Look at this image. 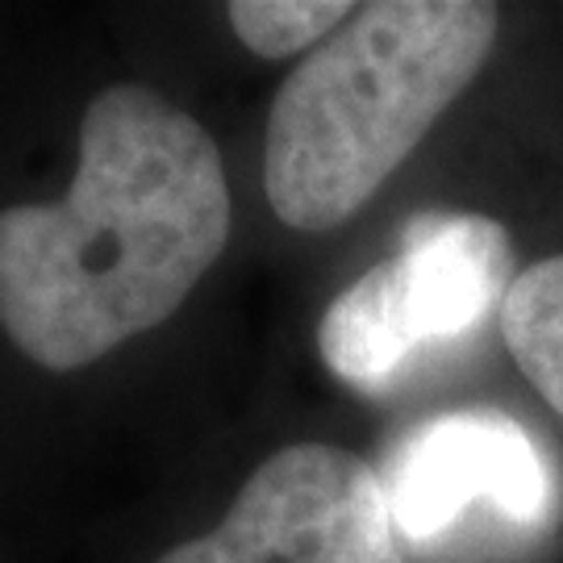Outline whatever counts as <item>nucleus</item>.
I'll use <instances>...</instances> for the list:
<instances>
[{
	"label": "nucleus",
	"instance_id": "1",
	"mask_svg": "<svg viewBox=\"0 0 563 563\" xmlns=\"http://www.w3.org/2000/svg\"><path fill=\"white\" fill-rule=\"evenodd\" d=\"M230 242L222 151L146 84H109L80 121L55 205L0 209V330L76 372L167 322Z\"/></svg>",
	"mask_w": 563,
	"mask_h": 563
},
{
	"label": "nucleus",
	"instance_id": "2",
	"mask_svg": "<svg viewBox=\"0 0 563 563\" xmlns=\"http://www.w3.org/2000/svg\"><path fill=\"white\" fill-rule=\"evenodd\" d=\"M501 13L481 0H376L280 84L263 188L305 234L351 222L476 80Z\"/></svg>",
	"mask_w": 563,
	"mask_h": 563
},
{
	"label": "nucleus",
	"instance_id": "3",
	"mask_svg": "<svg viewBox=\"0 0 563 563\" xmlns=\"http://www.w3.org/2000/svg\"><path fill=\"white\" fill-rule=\"evenodd\" d=\"M514 242L484 213H418L401 246L363 272L318 325L325 367L351 388H384L426 342L460 339L501 313Z\"/></svg>",
	"mask_w": 563,
	"mask_h": 563
},
{
	"label": "nucleus",
	"instance_id": "4",
	"mask_svg": "<svg viewBox=\"0 0 563 563\" xmlns=\"http://www.w3.org/2000/svg\"><path fill=\"white\" fill-rule=\"evenodd\" d=\"M155 563H405L380 472L325 443L263 460L225 522Z\"/></svg>",
	"mask_w": 563,
	"mask_h": 563
},
{
	"label": "nucleus",
	"instance_id": "5",
	"mask_svg": "<svg viewBox=\"0 0 563 563\" xmlns=\"http://www.w3.org/2000/svg\"><path fill=\"white\" fill-rule=\"evenodd\" d=\"M384 497L401 539L426 543L472 505L534 518L547 501V472L522 426L493 409H463L418 426L384 467Z\"/></svg>",
	"mask_w": 563,
	"mask_h": 563
},
{
	"label": "nucleus",
	"instance_id": "6",
	"mask_svg": "<svg viewBox=\"0 0 563 563\" xmlns=\"http://www.w3.org/2000/svg\"><path fill=\"white\" fill-rule=\"evenodd\" d=\"M497 318L514 363L563 418V255L518 272Z\"/></svg>",
	"mask_w": 563,
	"mask_h": 563
},
{
	"label": "nucleus",
	"instance_id": "7",
	"mask_svg": "<svg viewBox=\"0 0 563 563\" xmlns=\"http://www.w3.org/2000/svg\"><path fill=\"white\" fill-rule=\"evenodd\" d=\"M355 13V4H334V0H239L230 4V30L242 38L246 51L263 59H284L297 51L322 46L342 21Z\"/></svg>",
	"mask_w": 563,
	"mask_h": 563
}]
</instances>
